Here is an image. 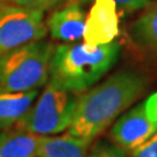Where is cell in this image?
<instances>
[{
  "instance_id": "obj_8",
  "label": "cell",
  "mask_w": 157,
  "mask_h": 157,
  "mask_svg": "<svg viewBox=\"0 0 157 157\" xmlns=\"http://www.w3.org/2000/svg\"><path fill=\"white\" fill-rule=\"evenodd\" d=\"M85 14L77 0H67L55 8L47 20V29L51 37L65 43H75L83 39Z\"/></svg>"
},
{
  "instance_id": "obj_14",
  "label": "cell",
  "mask_w": 157,
  "mask_h": 157,
  "mask_svg": "<svg viewBox=\"0 0 157 157\" xmlns=\"http://www.w3.org/2000/svg\"><path fill=\"white\" fill-rule=\"evenodd\" d=\"M12 5L21 6L29 10L47 12L50 10H55L57 7L64 4L67 0H7Z\"/></svg>"
},
{
  "instance_id": "obj_13",
  "label": "cell",
  "mask_w": 157,
  "mask_h": 157,
  "mask_svg": "<svg viewBox=\"0 0 157 157\" xmlns=\"http://www.w3.org/2000/svg\"><path fill=\"white\" fill-rule=\"evenodd\" d=\"M87 157H128L124 150L113 142L107 140H98L89 148Z\"/></svg>"
},
{
  "instance_id": "obj_7",
  "label": "cell",
  "mask_w": 157,
  "mask_h": 157,
  "mask_svg": "<svg viewBox=\"0 0 157 157\" xmlns=\"http://www.w3.org/2000/svg\"><path fill=\"white\" fill-rule=\"evenodd\" d=\"M119 22L118 6L113 0H94L85 19L84 43L97 47L114 42L120 32Z\"/></svg>"
},
{
  "instance_id": "obj_6",
  "label": "cell",
  "mask_w": 157,
  "mask_h": 157,
  "mask_svg": "<svg viewBox=\"0 0 157 157\" xmlns=\"http://www.w3.org/2000/svg\"><path fill=\"white\" fill-rule=\"evenodd\" d=\"M157 132V92L132 107L114 122L111 139L126 152L148 140Z\"/></svg>"
},
{
  "instance_id": "obj_1",
  "label": "cell",
  "mask_w": 157,
  "mask_h": 157,
  "mask_svg": "<svg viewBox=\"0 0 157 157\" xmlns=\"http://www.w3.org/2000/svg\"><path fill=\"white\" fill-rule=\"evenodd\" d=\"M144 73L124 67L79 95L67 134L92 142L148 89Z\"/></svg>"
},
{
  "instance_id": "obj_12",
  "label": "cell",
  "mask_w": 157,
  "mask_h": 157,
  "mask_svg": "<svg viewBox=\"0 0 157 157\" xmlns=\"http://www.w3.org/2000/svg\"><path fill=\"white\" fill-rule=\"evenodd\" d=\"M90 142L72 135L41 136L37 157H87Z\"/></svg>"
},
{
  "instance_id": "obj_5",
  "label": "cell",
  "mask_w": 157,
  "mask_h": 157,
  "mask_svg": "<svg viewBox=\"0 0 157 157\" xmlns=\"http://www.w3.org/2000/svg\"><path fill=\"white\" fill-rule=\"evenodd\" d=\"M47 33L43 12L10 2L0 8V56L43 40Z\"/></svg>"
},
{
  "instance_id": "obj_16",
  "label": "cell",
  "mask_w": 157,
  "mask_h": 157,
  "mask_svg": "<svg viewBox=\"0 0 157 157\" xmlns=\"http://www.w3.org/2000/svg\"><path fill=\"white\" fill-rule=\"evenodd\" d=\"M84 1H90V0H84ZM113 1L117 4L119 8H121L127 13L143 11L151 2L150 0H113Z\"/></svg>"
},
{
  "instance_id": "obj_10",
  "label": "cell",
  "mask_w": 157,
  "mask_h": 157,
  "mask_svg": "<svg viewBox=\"0 0 157 157\" xmlns=\"http://www.w3.org/2000/svg\"><path fill=\"white\" fill-rule=\"evenodd\" d=\"M41 136L19 128L0 130V157H37Z\"/></svg>"
},
{
  "instance_id": "obj_15",
  "label": "cell",
  "mask_w": 157,
  "mask_h": 157,
  "mask_svg": "<svg viewBox=\"0 0 157 157\" xmlns=\"http://www.w3.org/2000/svg\"><path fill=\"white\" fill-rule=\"evenodd\" d=\"M129 157H157V132L130 150Z\"/></svg>"
},
{
  "instance_id": "obj_9",
  "label": "cell",
  "mask_w": 157,
  "mask_h": 157,
  "mask_svg": "<svg viewBox=\"0 0 157 157\" xmlns=\"http://www.w3.org/2000/svg\"><path fill=\"white\" fill-rule=\"evenodd\" d=\"M128 36L141 55L157 59V1L150 2L132 22Z\"/></svg>"
},
{
  "instance_id": "obj_17",
  "label": "cell",
  "mask_w": 157,
  "mask_h": 157,
  "mask_svg": "<svg viewBox=\"0 0 157 157\" xmlns=\"http://www.w3.org/2000/svg\"><path fill=\"white\" fill-rule=\"evenodd\" d=\"M7 2H8L7 0H0V8H1V7H4V6L7 4Z\"/></svg>"
},
{
  "instance_id": "obj_4",
  "label": "cell",
  "mask_w": 157,
  "mask_h": 157,
  "mask_svg": "<svg viewBox=\"0 0 157 157\" xmlns=\"http://www.w3.org/2000/svg\"><path fill=\"white\" fill-rule=\"evenodd\" d=\"M79 95L48 82L15 127L39 136L61 134L71 124Z\"/></svg>"
},
{
  "instance_id": "obj_2",
  "label": "cell",
  "mask_w": 157,
  "mask_h": 157,
  "mask_svg": "<svg viewBox=\"0 0 157 157\" xmlns=\"http://www.w3.org/2000/svg\"><path fill=\"white\" fill-rule=\"evenodd\" d=\"M120 45L64 43L55 45L49 65V80L59 87L83 93L94 86L117 64Z\"/></svg>"
},
{
  "instance_id": "obj_3",
  "label": "cell",
  "mask_w": 157,
  "mask_h": 157,
  "mask_svg": "<svg viewBox=\"0 0 157 157\" xmlns=\"http://www.w3.org/2000/svg\"><path fill=\"white\" fill-rule=\"evenodd\" d=\"M54 49L52 43L40 40L0 56V92H28L44 86Z\"/></svg>"
},
{
  "instance_id": "obj_11",
  "label": "cell",
  "mask_w": 157,
  "mask_h": 157,
  "mask_svg": "<svg viewBox=\"0 0 157 157\" xmlns=\"http://www.w3.org/2000/svg\"><path fill=\"white\" fill-rule=\"evenodd\" d=\"M40 94V90L7 93L0 92V130L13 128Z\"/></svg>"
}]
</instances>
